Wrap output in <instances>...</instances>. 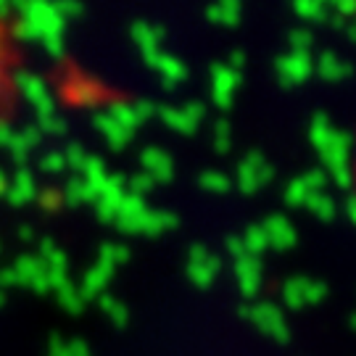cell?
I'll return each instance as SVG.
<instances>
[{
  "mask_svg": "<svg viewBox=\"0 0 356 356\" xmlns=\"http://www.w3.org/2000/svg\"><path fill=\"white\" fill-rule=\"evenodd\" d=\"M22 85V40L13 22L0 11V122L11 114Z\"/></svg>",
  "mask_w": 356,
  "mask_h": 356,
  "instance_id": "cell-1",
  "label": "cell"
},
{
  "mask_svg": "<svg viewBox=\"0 0 356 356\" xmlns=\"http://www.w3.org/2000/svg\"><path fill=\"white\" fill-rule=\"evenodd\" d=\"M354 182H356V148H354Z\"/></svg>",
  "mask_w": 356,
  "mask_h": 356,
  "instance_id": "cell-2",
  "label": "cell"
}]
</instances>
